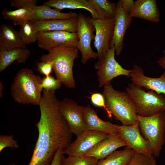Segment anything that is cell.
<instances>
[{"instance_id":"cell-17","label":"cell","mask_w":165,"mask_h":165,"mask_svg":"<svg viewBox=\"0 0 165 165\" xmlns=\"http://www.w3.org/2000/svg\"><path fill=\"white\" fill-rule=\"evenodd\" d=\"M78 16L68 19L50 20H32L37 32L66 31L77 32Z\"/></svg>"},{"instance_id":"cell-29","label":"cell","mask_w":165,"mask_h":165,"mask_svg":"<svg viewBox=\"0 0 165 165\" xmlns=\"http://www.w3.org/2000/svg\"><path fill=\"white\" fill-rule=\"evenodd\" d=\"M127 165H157L153 156H149L136 152L132 156Z\"/></svg>"},{"instance_id":"cell-8","label":"cell","mask_w":165,"mask_h":165,"mask_svg":"<svg viewBox=\"0 0 165 165\" xmlns=\"http://www.w3.org/2000/svg\"><path fill=\"white\" fill-rule=\"evenodd\" d=\"M78 14L76 32L79 40L77 48L81 54V63L84 64L91 58H98L97 53L91 46L92 40L95 39V29L88 17L81 12Z\"/></svg>"},{"instance_id":"cell-2","label":"cell","mask_w":165,"mask_h":165,"mask_svg":"<svg viewBox=\"0 0 165 165\" xmlns=\"http://www.w3.org/2000/svg\"><path fill=\"white\" fill-rule=\"evenodd\" d=\"M42 78L27 68L20 70L15 76L10 87L11 96L20 104L39 105L43 89Z\"/></svg>"},{"instance_id":"cell-38","label":"cell","mask_w":165,"mask_h":165,"mask_svg":"<svg viewBox=\"0 0 165 165\" xmlns=\"http://www.w3.org/2000/svg\"><path fill=\"white\" fill-rule=\"evenodd\" d=\"M4 90V85L1 81L0 82V97H2L3 94V91Z\"/></svg>"},{"instance_id":"cell-9","label":"cell","mask_w":165,"mask_h":165,"mask_svg":"<svg viewBox=\"0 0 165 165\" xmlns=\"http://www.w3.org/2000/svg\"><path fill=\"white\" fill-rule=\"evenodd\" d=\"M85 107L68 98L59 101L60 113L72 133L76 136L87 130L83 117Z\"/></svg>"},{"instance_id":"cell-27","label":"cell","mask_w":165,"mask_h":165,"mask_svg":"<svg viewBox=\"0 0 165 165\" xmlns=\"http://www.w3.org/2000/svg\"><path fill=\"white\" fill-rule=\"evenodd\" d=\"M24 43L26 45L37 41V33L31 21L20 26L18 31Z\"/></svg>"},{"instance_id":"cell-12","label":"cell","mask_w":165,"mask_h":165,"mask_svg":"<svg viewBox=\"0 0 165 165\" xmlns=\"http://www.w3.org/2000/svg\"><path fill=\"white\" fill-rule=\"evenodd\" d=\"M37 35L38 46L48 51L58 46L77 47L79 40L76 32H39Z\"/></svg>"},{"instance_id":"cell-35","label":"cell","mask_w":165,"mask_h":165,"mask_svg":"<svg viewBox=\"0 0 165 165\" xmlns=\"http://www.w3.org/2000/svg\"><path fill=\"white\" fill-rule=\"evenodd\" d=\"M63 150L60 149L57 152L50 165H61V161L64 155Z\"/></svg>"},{"instance_id":"cell-13","label":"cell","mask_w":165,"mask_h":165,"mask_svg":"<svg viewBox=\"0 0 165 165\" xmlns=\"http://www.w3.org/2000/svg\"><path fill=\"white\" fill-rule=\"evenodd\" d=\"M118 136L125 143L126 147L136 152L153 156L148 142L141 134L138 123L132 125H118Z\"/></svg>"},{"instance_id":"cell-7","label":"cell","mask_w":165,"mask_h":165,"mask_svg":"<svg viewBox=\"0 0 165 165\" xmlns=\"http://www.w3.org/2000/svg\"><path fill=\"white\" fill-rule=\"evenodd\" d=\"M115 50L113 46L94 64L95 68L97 70L99 88L111 83L114 78L119 76L123 75L129 77L131 70L122 67L115 59Z\"/></svg>"},{"instance_id":"cell-5","label":"cell","mask_w":165,"mask_h":165,"mask_svg":"<svg viewBox=\"0 0 165 165\" xmlns=\"http://www.w3.org/2000/svg\"><path fill=\"white\" fill-rule=\"evenodd\" d=\"M140 132L155 157H158L165 141V111L143 117L138 115Z\"/></svg>"},{"instance_id":"cell-24","label":"cell","mask_w":165,"mask_h":165,"mask_svg":"<svg viewBox=\"0 0 165 165\" xmlns=\"http://www.w3.org/2000/svg\"><path fill=\"white\" fill-rule=\"evenodd\" d=\"M1 14L3 18L13 23L15 25H21L25 22L33 20L35 13L30 7L20 8L13 10L7 8L2 9Z\"/></svg>"},{"instance_id":"cell-25","label":"cell","mask_w":165,"mask_h":165,"mask_svg":"<svg viewBox=\"0 0 165 165\" xmlns=\"http://www.w3.org/2000/svg\"><path fill=\"white\" fill-rule=\"evenodd\" d=\"M135 152L127 147L116 151L105 159L99 160L97 165H127Z\"/></svg>"},{"instance_id":"cell-28","label":"cell","mask_w":165,"mask_h":165,"mask_svg":"<svg viewBox=\"0 0 165 165\" xmlns=\"http://www.w3.org/2000/svg\"><path fill=\"white\" fill-rule=\"evenodd\" d=\"M99 160L87 156H70L63 157L61 165H97Z\"/></svg>"},{"instance_id":"cell-15","label":"cell","mask_w":165,"mask_h":165,"mask_svg":"<svg viewBox=\"0 0 165 165\" xmlns=\"http://www.w3.org/2000/svg\"><path fill=\"white\" fill-rule=\"evenodd\" d=\"M129 77L132 83L140 88L153 90L158 94L165 95V72L160 77L154 78L145 75L142 68L133 65Z\"/></svg>"},{"instance_id":"cell-22","label":"cell","mask_w":165,"mask_h":165,"mask_svg":"<svg viewBox=\"0 0 165 165\" xmlns=\"http://www.w3.org/2000/svg\"><path fill=\"white\" fill-rule=\"evenodd\" d=\"M0 47L8 50L26 47L19 31L6 24H2L0 28Z\"/></svg>"},{"instance_id":"cell-32","label":"cell","mask_w":165,"mask_h":165,"mask_svg":"<svg viewBox=\"0 0 165 165\" xmlns=\"http://www.w3.org/2000/svg\"><path fill=\"white\" fill-rule=\"evenodd\" d=\"M90 99L93 105L97 107L102 108L108 117L110 118H112V115L106 107L105 99L102 94L98 93H93Z\"/></svg>"},{"instance_id":"cell-39","label":"cell","mask_w":165,"mask_h":165,"mask_svg":"<svg viewBox=\"0 0 165 165\" xmlns=\"http://www.w3.org/2000/svg\"><path fill=\"white\" fill-rule=\"evenodd\" d=\"M9 165H16L14 163H13L12 164H9Z\"/></svg>"},{"instance_id":"cell-23","label":"cell","mask_w":165,"mask_h":165,"mask_svg":"<svg viewBox=\"0 0 165 165\" xmlns=\"http://www.w3.org/2000/svg\"><path fill=\"white\" fill-rule=\"evenodd\" d=\"M30 7L35 13L34 20L68 19L77 17L78 15V14L73 12L62 13L60 10L52 9L49 6L43 4L41 6L32 4L30 6Z\"/></svg>"},{"instance_id":"cell-18","label":"cell","mask_w":165,"mask_h":165,"mask_svg":"<svg viewBox=\"0 0 165 165\" xmlns=\"http://www.w3.org/2000/svg\"><path fill=\"white\" fill-rule=\"evenodd\" d=\"M132 18L137 17L157 23L160 21L159 10L155 0H137L134 1L130 14Z\"/></svg>"},{"instance_id":"cell-37","label":"cell","mask_w":165,"mask_h":165,"mask_svg":"<svg viewBox=\"0 0 165 165\" xmlns=\"http://www.w3.org/2000/svg\"><path fill=\"white\" fill-rule=\"evenodd\" d=\"M163 56L157 61L158 65L165 72V50L163 51Z\"/></svg>"},{"instance_id":"cell-21","label":"cell","mask_w":165,"mask_h":165,"mask_svg":"<svg viewBox=\"0 0 165 165\" xmlns=\"http://www.w3.org/2000/svg\"><path fill=\"white\" fill-rule=\"evenodd\" d=\"M43 4L60 10L66 9H84L90 12L93 19H102L89 0H48Z\"/></svg>"},{"instance_id":"cell-1","label":"cell","mask_w":165,"mask_h":165,"mask_svg":"<svg viewBox=\"0 0 165 165\" xmlns=\"http://www.w3.org/2000/svg\"><path fill=\"white\" fill-rule=\"evenodd\" d=\"M42 91L40 118L35 124L38 136L28 165H50L57 152L71 143L72 134L60 113L55 91Z\"/></svg>"},{"instance_id":"cell-11","label":"cell","mask_w":165,"mask_h":165,"mask_svg":"<svg viewBox=\"0 0 165 165\" xmlns=\"http://www.w3.org/2000/svg\"><path fill=\"white\" fill-rule=\"evenodd\" d=\"M88 17L95 28L94 45L99 59L104 56L112 47L115 19H94L90 16Z\"/></svg>"},{"instance_id":"cell-30","label":"cell","mask_w":165,"mask_h":165,"mask_svg":"<svg viewBox=\"0 0 165 165\" xmlns=\"http://www.w3.org/2000/svg\"><path fill=\"white\" fill-rule=\"evenodd\" d=\"M62 83L60 80L55 78L50 75L44 76L41 80L40 86L43 90L48 91H55L59 89Z\"/></svg>"},{"instance_id":"cell-31","label":"cell","mask_w":165,"mask_h":165,"mask_svg":"<svg viewBox=\"0 0 165 165\" xmlns=\"http://www.w3.org/2000/svg\"><path fill=\"white\" fill-rule=\"evenodd\" d=\"M19 145L17 141L13 138L12 134L0 135V152L6 148L9 147L12 149H17Z\"/></svg>"},{"instance_id":"cell-19","label":"cell","mask_w":165,"mask_h":165,"mask_svg":"<svg viewBox=\"0 0 165 165\" xmlns=\"http://www.w3.org/2000/svg\"><path fill=\"white\" fill-rule=\"evenodd\" d=\"M126 146L119 136H110L99 143L85 156L93 157L99 160L105 159L117 148Z\"/></svg>"},{"instance_id":"cell-6","label":"cell","mask_w":165,"mask_h":165,"mask_svg":"<svg viewBox=\"0 0 165 165\" xmlns=\"http://www.w3.org/2000/svg\"><path fill=\"white\" fill-rule=\"evenodd\" d=\"M126 92L132 99L138 115L148 117L165 111V96L152 90L145 91L133 84L129 83Z\"/></svg>"},{"instance_id":"cell-36","label":"cell","mask_w":165,"mask_h":165,"mask_svg":"<svg viewBox=\"0 0 165 165\" xmlns=\"http://www.w3.org/2000/svg\"><path fill=\"white\" fill-rule=\"evenodd\" d=\"M121 3L123 9L130 15L134 6V1L133 0H121Z\"/></svg>"},{"instance_id":"cell-4","label":"cell","mask_w":165,"mask_h":165,"mask_svg":"<svg viewBox=\"0 0 165 165\" xmlns=\"http://www.w3.org/2000/svg\"><path fill=\"white\" fill-rule=\"evenodd\" d=\"M79 50L77 47L58 46L42 55L40 60L53 61V71L56 78L67 87L73 88L76 83L73 76L74 61L78 57Z\"/></svg>"},{"instance_id":"cell-33","label":"cell","mask_w":165,"mask_h":165,"mask_svg":"<svg viewBox=\"0 0 165 165\" xmlns=\"http://www.w3.org/2000/svg\"><path fill=\"white\" fill-rule=\"evenodd\" d=\"M37 70L44 76L50 75L53 71V61L37 62Z\"/></svg>"},{"instance_id":"cell-10","label":"cell","mask_w":165,"mask_h":165,"mask_svg":"<svg viewBox=\"0 0 165 165\" xmlns=\"http://www.w3.org/2000/svg\"><path fill=\"white\" fill-rule=\"evenodd\" d=\"M110 136L97 131L86 130L76 136V139L63 150L68 156H85L97 144Z\"/></svg>"},{"instance_id":"cell-20","label":"cell","mask_w":165,"mask_h":165,"mask_svg":"<svg viewBox=\"0 0 165 165\" xmlns=\"http://www.w3.org/2000/svg\"><path fill=\"white\" fill-rule=\"evenodd\" d=\"M31 54L30 50L26 47L8 50L0 47V72L4 71L14 61L25 64Z\"/></svg>"},{"instance_id":"cell-34","label":"cell","mask_w":165,"mask_h":165,"mask_svg":"<svg viewBox=\"0 0 165 165\" xmlns=\"http://www.w3.org/2000/svg\"><path fill=\"white\" fill-rule=\"evenodd\" d=\"M37 0H10V5L17 9L30 7L32 4L36 5Z\"/></svg>"},{"instance_id":"cell-14","label":"cell","mask_w":165,"mask_h":165,"mask_svg":"<svg viewBox=\"0 0 165 165\" xmlns=\"http://www.w3.org/2000/svg\"><path fill=\"white\" fill-rule=\"evenodd\" d=\"M114 19L115 25L111 47L114 46L115 53L117 56H119L123 50L125 33L133 20V18L123 9L121 0L118 1L116 3Z\"/></svg>"},{"instance_id":"cell-26","label":"cell","mask_w":165,"mask_h":165,"mask_svg":"<svg viewBox=\"0 0 165 165\" xmlns=\"http://www.w3.org/2000/svg\"><path fill=\"white\" fill-rule=\"evenodd\" d=\"M103 19L114 18L116 4L108 0H89Z\"/></svg>"},{"instance_id":"cell-3","label":"cell","mask_w":165,"mask_h":165,"mask_svg":"<svg viewBox=\"0 0 165 165\" xmlns=\"http://www.w3.org/2000/svg\"><path fill=\"white\" fill-rule=\"evenodd\" d=\"M102 94L107 108L122 125H132L138 123L135 106L126 92L115 89L109 83L104 86Z\"/></svg>"},{"instance_id":"cell-16","label":"cell","mask_w":165,"mask_h":165,"mask_svg":"<svg viewBox=\"0 0 165 165\" xmlns=\"http://www.w3.org/2000/svg\"><path fill=\"white\" fill-rule=\"evenodd\" d=\"M84 119L87 130L97 131L111 136H118V125L104 121L90 105L85 106Z\"/></svg>"}]
</instances>
